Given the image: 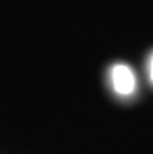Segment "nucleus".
<instances>
[{
	"mask_svg": "<svg viewBox=\"0 0 153 154\" xmlns=\"http://www.w3.org/2000/svg\"><path fill=\"white\" fill-rule=\"evenodd\" d=\"M111 81L114 90L120 95H130L136 87V78L133 70L125 64H116L111 69Z\"/></svg>",
	"mask_w": 153,
	"mask_h": 154,
	"instance_id": "nucleus-1",
	"label": "nucleus"
},
{
	"mask_svg": "<svg viewBox=\"0 0 153 154\" xmlns=\"http://www.w3.org/2000/svg\"><path fill=\"white\" fill-rule=\"evenodd\" d=\"M148 72H150V79L153 81V55L150 58V64H148Z\"/></svg>",
	"mask_w": 153,
	"mask_h": 154,
	"instance_id": "nucleus-2",
	"label": "nucleus"
}]
</instances>
